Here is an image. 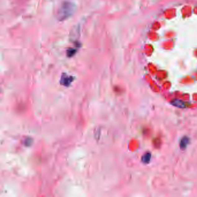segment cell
<instances>
[{
    "label": "cell",
    "instance_id": "1",
    "mask_svg": "<svg viewBox=\"0 0 197 197\" xmlns=\"http://www.w3.org/2000/svg\"><path fill=\"white\" fill-rule=\"evenodd\" d=\"M75 5L74 4L66 1L62 4L60 8L58 9L56 17L58 20H65L73 15Z\"/></svg>",
    "mask_w": 197,
    "mask_h": 197
},
{
    "label": "cell",
    "instance_id": "2",
    "mask_svg": "<svg viewBox=\"0 0 197 197\" xmlns=\"http://www.w3.org/2000/svg\"><path fill=\"white\" fill-rule=\"evenodd\" d=\"M171 104L174 106L179 107V108H186L188 107V104H189L188 103L183 102L181 100H178V99L173 100Z\"/></svg>",
    "mask_w": 197,
    "mask_h": 197
},
{
    "label": "cell",
    "instance_id": "3",
    "mask_svg": "<svg viewBox=\"0 0 197 197\" xmlns=\"http://www.w3.org/2000/svg\"><path fill=\"white\" fill-rule=\"evenodd\" d=\"M189 139L188 137H185L182 138V140H181V149H185V148L187 147V145L189 144Z\"/></svg>",
    "mask_w": 197,
    "mask_h": 197
},
{
    "label": "cell",
    "instance_id": "4",
    "mask_svg": "<svg viewBox=\"0 0 197 197\" xmlns=\"http://www.w3.org/2000/svg\"><path fill=\"white\" fill-rule=\"evenodd\" d=\"M150 159H151V154L149 153H147L145 155H144L143 157H142V161L144 163L148 164V163H149Z\"/></svg>",
    "mask_w": 197,
    "mask_h": 197
}]
</instances>
